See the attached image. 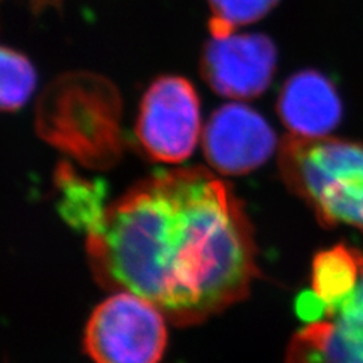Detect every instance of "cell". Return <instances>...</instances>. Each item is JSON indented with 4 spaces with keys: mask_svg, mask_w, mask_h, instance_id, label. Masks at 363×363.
I'll use <instances>...</instances> for the list:
<instances>
[{
    "mask_svg": "<svg viewBox=\"0 0 363 363\" xmlns=\"http://www.w3.org/2000/svg\"><path fill=\"white\" fill-rule=\"evenodd\" d=\"M86 257L99 285L140 295L182 327L245 300L259 276L244 206L201 167L152 174L108 204Z\"/></svg>",
    "mask_w": 363,
    "mask_h": 363,
    "instance_id": "obj_1",
    "label": "cell"
},
{
    "mask_svg": "<svg viewBox=\"0 0 363 363\" xmlns=\"http://www.w3.org/2000/svg\"><path fill=\"white\" fill-rule=\"evenodd\" d=\"M35 121L45 143L86 168L106 169L121 157V97L104 76H60L41 94Z\"/></svg>",
    "mask_w": 363,
    "mask_h": 363,
    "instance_id": "obj_2",
    "label": "cell"
},
{
    "mask_svg": "<svg viewBox=\"0 0 363 363\" xmlns=\"http://www.w3.org/2000/svg\"><path fill=\"white\" fill-rule=\"evenodd\" d=\"M281 179L325 227L363 232V145L289 135L279 150Z\"/></svg>",
    "mask_w": 363,
    "mask_h": 363,
    "instance_id": "obj_3",
    "label": "cell"
},
{
    "mask_svg": "<svg viewBox=\"0 0 363 363\" xmlns=\"http://www.w3.org/2000/svg\"><path fill=\"white\" fill-rule=\"evenodd\" d=\"M167 321L149 300L113 292L88 318L85 353L94 363H161L168 344Z\"/></svg>",
    "mask_w": 363,
    "mask_h": 363,
    "instance_id": "obj_4",
    "label": "cell"
},
{
    "mask_svg": "<svg viewBox=\"0 0 363 363\" xmlns=\"http://www.w3.org/2000/svg\"><path fill=\"white\" fill-rule=\"evenodd\" d=\"M200 100L196 88L180 76L155 79L143 96L135 138L153 162L180 164L200 140Z\"/></svg>",
    "mask_w": 363,
    "mask_h": 363,
    "instance_id": "obj_5",
    "label": "cell"
},
{
    "mask_svg": "<svg viewBox=\"0 0 363 363\" xmlns=\"http://www.w3.org/2000/svg\"><path fill=\"white\" fill-rule=\"evenodd\" d=\"M277 65L272 41L260 33H230L212 37L204 45L200 72L215 93L247 100L259 97L269 86Z\"/></svg>",
    "mask_w": 363,
    "mask_h": 363,
    "instance_id": "obj_6",
    "label": "cell"
},
{
    "mask_svg": "<svg viewBox=\"0 0 363 363\" xmlns=\"http://www.w3.org/2000/svg\"><path fill=\"white\" fill-rule=\"evenodd\" d=\"M276 145V133L268 121L242 104H229L215 111L203 132L208 164L227 176L253 172L272 155Z\"/></svg>",
    "mask_w": 363,
    "mask_h": 363,
    "instance_id": "obj_7",
    "label": "cell"
},
{
    "mask_svg": "<svg viewBox=\"0 0 363 363\" xmlns=\"http://www.w3.org/2000/svg\"><path fill=\"white\" fill-rule=\"evenodd\" d=\"M277 112L292 135L324 138L342 116V105L333 84L318 72H300L283 85Z\"/></svg>",
    "mask_w": 363,
    "mask_h": 363,
    "instance_id": "obj_8",
    "label": "cell"
},
{
    "mask_svg": "<svg viewBox=\"0 0 363 363\" xmlns=\"http://www.w3.org/2000/svg\"><path fill=\"white\" fill-rule=\"evenodd\" d=\"M285 363H363V332L336 318L313 321L291 337Z\"/></svg>",
    "mask_w": 363,
    "mask_h": 363,
    "instance_id": "obj_9",
    "label": "cell"
},
{
    "mask_svg": "<svg viewBox=\"0 0 363 363\" xmlns=\"http://www.w3.org/2000/svg\"><path fill=\"white\" fill-rule=\"evenodd\" d=\"M362 262L363 255L345 245H335L313 257L312 292L325 304L327 318L356 289Z\"/></svg>",
    "mask_w": 363,
    "mask_h": 363,
    "instance_id": "obj_10",
    "label": "cell"
},
{
    "mask_svg": "<svg viewBox=\"0 0 363 363\" xmlns=\"http://www.w3.org/2000/svg\"><path fill=\"white\" fill-rule=\"evenodd\" d=\"M62 217L79 230L89 233L104 218L105 191L93 180L79 176L68 164H61L55 176Z\"/></svg>",
    "mask_w": 363,
    "mask_h": 363,
    "instance_id": "obj_11",
    "label": "cell"
},
{
    "mask_svg": "<svg viewBox=\"0 0 363 363\" xmlns=\"http://www.w3.org/2000/svg\"><path fill=\"white\" fill-rule=\"evenodd\" d=\"M37 86V72L25 55L0 45V111H17Z\"/></svg>",
    "mask_w": 363,
    "mask_h": 363,
    "instance_id": "obj_12",
    "label": "cell"
},
{
    "mask_svg": "<svg viewBox=\"0 0 363 363\" xmlns=\"http://www.w3.org/2000/svg\"><path fill=\"white\" fill-rule=\"evenodd\" d=\"M277 4L279 0H208L211 35H230L238 28L265 17Z\"/></svg>",
    "mask_w": 363,
    "mask_h": 363,
    "instance_id": "obj_13",
    "label": "cell"
},
{
    "mask_svg": "<svg viewBox=\"0 0 363 363\" xmlns=\"http://www.w3.org/2000/svg\"><path fill=\"white\" fill-rule=\"evenodd\" d=\"M332 318L363 332V262L356 289L339 306Z\"/></svg>",
    "mask_w": 363,
    "mask_h": 363,
    "instance_id": "obj_14",
    "label": "cell"
}]
</instances>
